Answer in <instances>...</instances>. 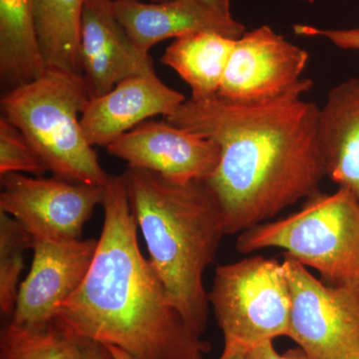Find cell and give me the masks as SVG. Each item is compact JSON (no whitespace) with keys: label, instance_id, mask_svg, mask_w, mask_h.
I'll return each mask as SVG.
<instances>
[{"label":"cell","instance_id":"cell-1","mask_svg":"<svg viewBox=\"0 0 359 359\" xmlns=\"http://www.w3.org/2000/svg\"><path fill=\"white\" fill-rule=\"evenodd\" d=\"M311 88L313 81L304 78L283 95L262 102L190 98L165 118L218 144V167L204 182L219 205L226 235L266 223L320 192L327 173L320 108L304 98Z\"/></svg>","mask_w":359,"mask_h":359},{"label":"cell","instance_id":"cell-2","mask_svg":"<svg viewBox=\"0 0 359 359\" xmlns=\"http://www.w3.org/2000/svg\"><path fill=\"white\" fill-rule=\"evenodd\" d=\"M104 224L86 278L61 304L70 327L136 359H202L211 346L189 327L142 255L122 175L105 185Z\"/></svg>","mask_w":359,"mask_h":359},{"label":"cell","instance_id":"cell-3","mask_svg":"<svg viewBox=\"0 0 359 359\" xmlns=\"http://www.w3.org/2000/svg\"><path fill=\"white\" fill-rule=\"evenodd\" d=\"M151 264L168 299L202 337L209 299L203 278L226 235L223 217L204 181H171L148 170L122 174Z\"/></svg>","mask_w":359,"mask_h":359},{"label":"cell","instance_id":"cell-4","mask_svg":"<svg viewBox=\"0 0 359 359\" xmlns=\"http://www.w3.org/2000/svg\"><path fill=\"white\" fill-rule=\"evenodd\" d=\"M91 98L82 75L46 69L29 83L4 92L0 108L2 117L25 135L53 176L105 186L110 175L99 163L81 125Z\"/></svg>","mask_w":359,"mask_h":359},{"label":"cell","instance_id":"cell-5","mask_svg":"<svg viewBox=\"0 0 359 359\" xmlns=\"http://www.w3.org/2000/svg\"><path fill=\"white\" fill-rule=\"evenodd\" d=\"M273 248L359 297V202L348 191H320L299 211L243 231L236 244L242 254Z\"/></svg>","mask_w":359,"mask_h":359},{"label":"cell","instance_id":"cell-6","mask_svg":"<svg viewBox=\"0 0 359 359\" xmlns=\"http://www.w3.org/2000/svg\"><path fill=\"white\" fill-rule=\"evenodd\" d=\"M208 299L224 347L249 351L289 335L292 297L285 266L276 259L249 257L219 266Z\"/></svg>","mask_w":359,"mask_h":359},{"label":"cell","instance_id":"cell-7","mask_svg":"<svg viewBox=\"0 0 359 359\" xmlns=\"http://www.w3.org/2000/svg\"><path fill=\"white\" fill-rule=\"evenodd\" d=\"M292 308L289 335L308 359H347L359 353V297L318 280L285 255Z\"/></svg>","mask_w":359,"mask_h":359},{"label":"cell","instance_id":"cell-8","mask_svg":"<svg viewBox=\"0 0 359 359\" xmlns=\"http://www.w3.org/2000/svg\"><path fill=\"white\" fill-rule=\"evenodd\" d=\"M1 185L0 212L18 219L34 240H79L85 224L105 198V186L55 176L32 178L8 173L1 175Z\"/></svg>","mask_w":359,"mask_h":359},{"label":"cell","instance_id":"cell-9","mask_svg":"<svg viewBox=\"0 0 359 359\" xmlns=\"http://www.w3.org/2000/svg\"><path fill=\"white\" fill-rule=\"evenodd\" d=\"M309 54L271 26L245 32L236 40L218 96L236 103L276 98L302 81Z\"/></svg>","mask_w":359,"mask_h":359},{"label":"cell","instance_id":"cell-10","mask_svg":"<svg viewBox=\"0 0 359 359\" xmlns=\"http://www.w3.org/2000/svg\"><path fill=\"white\" fill-rule=\"evenodd\" d=\"M106 149L130 168L148 170L179 183L205 181L221 159L216 142L166 120L142 122Z\"/></svg>","mask_w":359,"mask_h":359},{"label":"cell","instance_id":"cell-11","mask_svg":"<svg viewBox=\"0 0 359 359\" xmlns=\"http://www.w3.org/2000/svg\"><path fill=\"white\" fill-rule=\"evenodd\" d=\"M98 240H34L29 273L20 285L9 323L36 327L57 316L58 309L82 285L93 262Z\"/></svg>","mask_w":359,"mask_h":359},{"label":"cell","instance_id":"cell-12","mask_svg":"<svg viewBox=\"0 0 359 359\" xmlns=\"http://www.w3.org/2000/svg\"><path fill=\"white\" fill-rule=\"evenodd\" d=\"M79 60L92 98L108 93L127 78L155 72L150 54L134 43L116 18L112 0H84Z\"/></svg>","mask_w":359,"mask_h":359},{"label":"cell","instance_id":"cell-13","mask_svg":"<svg viewBox=\"0 0 359 359\" xmlns=\"http://www.w3.org/2000/svg\"><path fill=\"white\" fill-rule=\"evenodd\" d=\"M186 100L156 72L127 78L108 93L91 98L82 113V129L90 145L107 147L142 122L173 114Z\"/></svg>","mask_w":359,"mask_h":359},{"label":"cell","instance_id":"cell-14","mask_svg":"<svg viewBox=\"0 0 359 359\" xmlns=\"http://www.w3.org/2000/svg\"><path fill=\"white\" fill-rule=\"evenodd\" d=\"M116 18L134 43L147 52L163 40L190 33L210 32L238 39L244 25L233 16L222 15L198 0H173L163 4L141 0H112Z\"/></svg>","mask_w":359,"mask_h":359},{"label":"cell","instance_id":"cell-15","mask_svg":"<svg viewBox=\"0 0 359 359\" xmlns=\"http://www.w3.org/2000/svg\"><path fill=\"white\" fill-rule=\"evenodd\" d=\"M320 142L327 178L359 202V78L328 92L320 108Z\"/></svg>","mask_w":359,"mask_h":359},{"label":"cell","instance_id":"cell-16","mask_svg":"<svg viewBox=\"0 0 359 359\" xmlns=\"http://www.w3.org/2000/svg\"><path fill=\"white\" fill-rule=\"evenodd\" d=\"M236 40L216 32L190 33L175 39L161 62L189 85L193 100H207L218 96Z\"/></svg>","mask_w":359,"mask_h":359},{"label":"cell","instance_id":"cell-17","mask_svg":"<svg viewBox=\"0 0 359 359\" xmlns=\"http://www.w3.org/2000/svg\"><path fill=\"white\" fill-rule=\"evenodd\" d=\"M0 359H115L102 342L79 334L59 318L36 327L6 323L0 332Z\"/></svg>","mask_w":359,"mask_h":359},{"label":"cell","instance_id":"cell-18","mask_svg":"<svg viewBox=\"0 0 359 359\" xmlns=\"http://www.w3.org/2000/svg\"><path fill=\"white\" fill-rule=\"evenodd\" d=\"M35 32L33 0H0V82L4 91L45 72Z\"/></svg>","mask_w":359,"mask_h":359},{"label":"cell","instance_id":"cell-19","mask_svg":"<svg viewBox=\"0 0 359 359\" xmlns=\"http://www.w3.org/2000/svg\"><path fill=\"white\" fill-rule=\"evenodd\" d=\"M84 0H33L35 32L45 68L81 75L80 21Z\"/></svg>","mask_w":359,"mask_h":359},{"label":"cell","instance_id":"cell-20","mask_svg":"<svg viewBox=\"0 0 359 359\" xmlns=\"http://www.w3.org/2000/svg\"><path fill=\"white\" fill-rule=\"evenodd\" d=\"M34 238L18 219L0 212V309L13 316L20 290L26 250L32 249Z\"/></svg>","mask_w":359,"mask_h":359},{"label":"cell","instance_id":"cell-21","mask_svg":"<svg viewBox=\"0 0 359 359\" xmlns=\"http://www.w3.org/2000/svg\"><path fill=\"white\" fill-rule=\"evenodd\" d=\"M30 173L41 177L46 173L44 163L25 135L6 118L0 119V175Z\"/></svg>","mask_w":359,"mask_h":359},{"label":"cell","instance_id":"cell-22","mask_svg":"<svg viewBox=\"0 0 359 359\" xmlns=\"http://www.w3.org/2000/svg\"><path fill=\"white\" fill-rule=\"evenodd\" d=\"M292 29L299 36L327 39L342 50L359 51V27L320 28L311 25H294Z\"/></svg>","mask_w":359,"mask_h":359},{"label":"cell","instance_id":"cell-23","mask_svg":"<svg viewBox=\"0 0 359 359\" xmlns=\"http://www.w3.org/2000/svg\"><path fill=\"white\" fill-rule=\"evenodd\" d=\"M245 359H308L302 351H289L280 354L273 346V341L264 342L261 346L250 349L245 354Z\"/></svg>","mask_w":359,"mask_h":359},{"label":"cell","instance_id":"cell-24","mask_svg":"<svg viewBox=\"0 0 359 359\" xmlns=\"http://www.w3.org/2000/svg\"><path fill=\"white\" fill-rule=\"evenodd\" d=\"M198 1L222 15L229 16V18L231 16V0H198Z\"/></svg>","mask_w":359,"mask_h":359},{"label":"cell","instance_id":"cell-25","mask_svg":"<svg viewBox=\"0 0 359 359\" xmlns=\"http://www.w3.org/2000/svg\"><path fill=\"white\" fill-rule=\"evenodd\" d=\"M247 353L248 351H242V349L224 347L223 353L217 359H245ZM202 359L207 358H203Z\"/></svg>","mask_w":359,"mask_h":359},{"label":"cell","instance_id":"cell-26","mask_svg":"<svg viewBox=\"0 0 359 359\" xmlns=\"http://www.w3.org/2000/svg\"><path fill=\"white\" fill-rule=\"evenodd\" d=\"M108 348L110 349L111 353H112L113 356H114L115 359H136L134 358L133 356L130 355L129 353H127L126 351H122L119 347H116L113 346H107Z\"/></svg>","mask_w":359,"mask_h":359},{"label":"cell","instance_id":"cell-27","mask_svg":"<svg viewBox=\"0 0 359 359\" xmlns=\"http://www.w3.org/2000/svg\"><path fill=\"white\" fill-rule=\"evenodd\" d=\"M143 1V0H141ZM149 2H152V4H163V2H169L173 1V0H148Z\"/></svg>","mask_w":359,"mask_h":359},{"label":"cell","instance_id":"cell-28","mask_svg":"<svg viewBox=\"0 0 359 359\" xmlns=\"http://www.w3.org/2000/svg\"><path fill=\"white\" fill-rule=\"evenodd\" d=\"M347 359H359V353L354 354V355H351V358Z\"/></svg>","mask_w":359,"mask_h":359},{"label":"cell","instance_id":"cell-29","mask_svg":"<svg viewBox=\"0 0 359 359\" xmlns=\"http://www.w3.org/2000/svg\"><path fill=\"white\" fill-rule=\"evenodd\" d=\"M297 1L313 2L314 0H297Z\"/></svg>","mask_w":359,"mask_h":359}]
</instances>
